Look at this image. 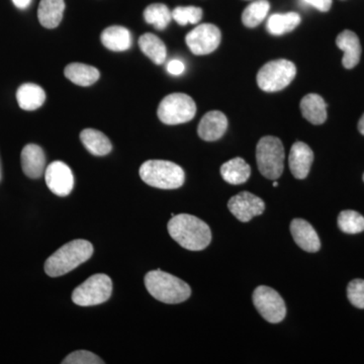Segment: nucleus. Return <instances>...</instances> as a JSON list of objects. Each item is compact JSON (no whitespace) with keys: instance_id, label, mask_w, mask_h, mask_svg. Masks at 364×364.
<instances>
[{"instance_id":"f257e3e1","label":"nucleus","mask_w":364,"mask_h":364,"mask_svg":"<svg viewBox=\"0 0 364 364\" xmlns=\"http://www.w3.org/2000/svg\"><path fill=\"white\" fill-rule=\"evenodd\" d=\"M168 233L181 247L191 251L203 250L212 241L210 227L193 215H173L168 222Z\"/></svg>"},{"instance_id":"f03ea898","label":"nucleus","mask_w":364,"mask_h":364,"mask_svg":"<svg viewBox=\"0 0 364 364\" xmlns=\"http://www.w3.org/2000/svg\"><path fill=\"white\" fill-rule=\"evenodd\" d=\"M92 254L90 242L83 239L69 242L46 260L45 272L51 277H62L90 259Z\"/></svg>"},{"instance_id":"7ed1b4c3","label":"nucleus","mask_w":364,"mask_h":364,"mask_svg":"<svg viewBox=\"0 0 364 364\" xmlns=\"http://www.w3.org/2000/svg\"><path fill=\"white\" fill-rule=\"evenodd\" d=\"M144 282L151 296L164 304H181L191 294L186 282L160 269L148 272Z\"/></svg>"},{"instance_id":"20e7f679","label":"nucleus","mask_w":364,"mask_h":364,"mask_svg":"<svg viewBox=\"0 0 364 364\" xmlns=\"http://www.w3.org/2000/svg\"><path fill=\"white\" fill-rule=\"evenodd\" d=\"M140 176L148 186L161 189L181 188L186 181L183 169L176 163L149 160L140 167Z\"/></svg>"},{"instance_id":"39448f33","label":"nucleus","mask_w":364,"mask_h":364,"mask_svg":"<svg viewBox=\"0 0 364 364\" xmlns=\"http://www.w3.org/2000/svg\"><path fill=\"white\" fill-rule=\"evenodd\" d=\"M284 148L277 136H263L256 147V160L258 169L263 176L277 181L284 168Z\"/></svg>"},{"instance_id":"423d86ee","label":"nucleus","mask_w":364,"mask_h":364,"mask_svg":"<svg viewBox=\"0 0 364 364\" xmlns=\"http://www.w3.org/2000/svg\"><path fill=\"white\" fill-rule=\"evenodd\" d=\"M296 67L286 59L273 60L261 67L257 74V85L267 92H277L291 85L296 77Z\"/></svg>"},{"instance_id":"0eeeda50","label":"nucleus","mask_w":364,"mask_h":364,"mask_svg":"<svg viewBox=\"0 0 364 364\" xmlns=\"http://www.w3.org/2000/svg\"><path fill=\"white\" fill-rule=\"evenodd\" d=\"M195 100L186 93H172L163 98L158 107V117L165 124L188 123L196 116Z\"/></svg>"},{"instance_id":"6e6552de","label":"nucleus","mask_w":364,"mask_h":364,"mask_svg":"<svg viewBox=\"0 0 364 364\" xmlns=\"http://www.w3.org/2000/svg\"><path fill=\"white\" fill-rule=\"evenodd\" d=\"M112 291V279L107 274L98 273L74 289L72 301L80 306H97L109 301Z\"/></svg>"},{"instance_id":"1a4fd4ad","label":"nucleus","mask_w":364,"mask_h":364,"mask_svg":"<svg viewBox=\"0 0 364 364\" xmlns=\"http://www.w3.org/2000/svg\"><path fill=\"white\" fill-rule=\"evenodd\" d=\"M253 303L267 322L277 324L286 318V304L280 294L272 287H258L253 293Z\"/></svg>"},{"instance_id":"9d476101","label":"nucleus","mask_w":364,"mask_h":364,"mask_svg":"<svg viewBox=\"0 0 364 364\" xmlns=\"http://www.w3.org/2000/svg\"><path fill=\"white\" fill-rule=\"evenodd\" d=\"M221 31L212 23H203L193 28L186 37V43L198 56L210 54L215 51L221 43Z\"/></svg>"},{"instance_id":"9b49d317","label":"nucleus","mask_w":364,"mask_h":364,"mask_svg":"<svg viewBox=\"0 0 364 364\" xmlns=\"http://www.w3.org/2000/svg\"><path fill=\"white\" fill-rule=\"evenodd\" d=\"M45 179L48 188L54 195L64 198L73 191V172L64 162L55 161L48 165L45 170Z\"/></svg>"},{"instance_id":"f8f14e48","label":"nucleus","mask_w":364,"mask_h":364,"mask_svg":"<svg viewBox=\"0 0 364 364\" xmlns=\"http://www.w3.org/2000/svg\"><path fill=\"white\" fill-rule=\"evenodd\" d=\"M228 208L239 221L247 223L256 215H262L265 203L253 193L243 191L229 200Z\"/></svg>"},{"instance_id":"ddd939ff","label":"nucleus","mask_w":364,"mask_h":364,"mask_svg":"<svg viewBox=\"0 0 364 364\" xmlns=\"http://www.w3.org/2000/svg\"><path fill=\"white\" fill-rule=\"evenodd\" d=\"M228 129L227 117L222 112H208L198 124V133L200 139L207 142L221 139Z\"/></svg>"},{"instance_id":"4468645a","label":"nucleus","mask_w":364,"mask_h":364,"mask_svg":"<svg viewBox=\"0 0 364 364\" xmlns=\"http://www.w3.org/2000/svg\"><path fill=\"white\" fill-rule=\"evenodd\" d=\"M314 161L312 149L306 144L296 142L289 153V169L293 176L298 179L306 178L310 173Z\"/></svg>"},{"instance_id":"2eb2a0df","label":"nucleus","mask_w":364,"mask_h":364,"mask_svg":"<svg viewBox=\"0 0 364 364\" xmlns=\"http://www.w3.org/2000/svg\"><path fill=\"white\" fill-rule=\"evenodd\" d=\"M291 233L299 247L306 252L315 253L320 250V239L310 223L303 219H294L291 223Z\"/></svg>"},{"instance_id":"dca6fc26","label":"nucleus","mask_w":364,"mask_h":364,"mask_svg":"<svg viewBox=\"0 0 364 364\" xmlns=\"http://www.w3.org/2000/svg\"><path fill=\"white\" fill-rule=\"evenodd\" d=\"M21 168L26 176L37 179L44 174L46 169V156L44 151L36 144H28L21 155Z\"/></svg>"},{"instance_id":"f3484780","label":"nucleus","mask_w":364,"mask_h":364,"mask_svg":"<svg viewBox=\"0 0 364 364\" xmlns=\"http://www.w3.org/2000/svg\"><path fill=\"white\" fill-rule=\"evenodd\" d=\"M336 44L344 52L342 63L345 68L352 69L358 65L361 56V46L358 35L351 31H344L337 37Z\"/></svg>"},{"instance_id":"a211bd4d","label":"nucleus","mask_w":364,"mask_h":364,"mask_svg":"<svg viewBox=\"0 0 364 364\" xmlns=\"http://www.w3.org/2000/svg\"><path fill=\"white\" fill-rule=\"evenodd\" d=\"M100 40L107 49L114 52L127 51L132 46L130 31L121 26H112L105 28L100 36Z\"/></svg>"},{"instance_id":"6ab92c4d","label":"nucleus","mask_w":364,"mask_h":364,"mask_svg":"<svg viewBox=\"0 0 364 364\" xmlns=\"http://www.w3.org/2000/svg\"><path fill=\"white\" fill-rule=\"evenodd\" d=\"M301 111L304 117L313 124H324L327 119V105L316 93H309L301 100Z\"/></svg>"},{"instance_id":"aec40b11","label":"nucleus","mask_w":364,"mask_h":364,"mask_svg":"<svg viewBox=\"0 0 364 364\" xmlns=\"http://www.w3.org/2000/svg\"><path fill=\"white\" fill-rule=\"evenodd\" d=\"M65 2L64 0H41L38 18L46 28H57L63 18Z\"/></svg>"},{"instance_id":"412c9836","label":"nucleus","mask_w":364,"mask_h":364,"mask_svg":"<svg viewBox=\"0 0 364 364\" xmlns=\"http://www.w3.org/2000/svg\"><path fill=\"white\" fill-rule=\"evenodd\" d=\"M16 100L21 109L36 111L44 105L46 93L41 86L35 83H25L16 91Z\"/></svg>"},{"instance_id":"4be33fe9","label":"nucleus","mask_w":364,"mask_h":364,"mask_svg":"<svg viewBox=\"0 0 364 364\" xmlns=\"http://www.w3.org/2000/svg\"><path fill=\"white\" fill-rule=\"evenodd\" d=\"M221 174L228 183L238 186L248 181L251 168L243 158L236 157L222 165Z\"/></svg>"},{"instance_id":"5701e85b","label":"nucleus","mask_w":364,"mask_h":364,"mask_svg":"<svg viewBox=\"0 0 364 364\" xmlns=\"http://www.w3.org/2000/svg\"><path fill=\"white\" fill-rule=\"evenodd\" d=\"M80 140L86 149L95 156H105L112 149L109 139L102 132L93 129H85L81 132Z\"/></svg>"},{"instance_id":"b1692460","label":"nucleus","mask_w":364,"mask_h":364,"mask_svg":"<svg viewBox=\"0 0 364 364\" xmlns=\"http://www.w3.org/2000/svg\"><path fill=\"white\" fill-rule=\"evenodd\" d=\"M64 74L71 82L79 86L95 85L100 79V71L95 67L82 63H71L66 66Z\"/></svg>"},{"instance_id":"393cba45","label":"nucleus","mask_w":364,"mask_h":364,"mask_svg":"<svg viewBox=\"0 0 364 364\" xmlns=\"http://www.w3.org/2000/svg\"><path fill=\"white\" fill-rule=\"evenodd\" d=\"M141 51L154 62L156 65H161L166 60L167 50L163 41L153 33H144L139 39Z\"/></svg>"},{"instance_id":"a878e982","label":"nucleus","mask_w":364,"mask_h":364,"mask_svg":"<svg viewBox=\"0 0 364 364\" xmlns=\"http://www.w3.org/2000/svg\"><path fill=\"white\" fill-rule=\"evenodd\" d=\"M301 21V16L296 13L275 14L268 18L267 28L273 36H282L294 31Z\"/></svg>"},{"instance_id":"bb28decb","label":"nucleus","mask_w":364,"mask_h":364,"mask_svg":"<svg viewBox=\"0 0 364 364\" xmlns=\"http://www.w3.org/2000/svg\"><path fill=\"white\" fill-rule=\"evenodd\" d=\"M146 23L153 25L158 31L165 30L172 20V11L163 4H154L144 11Z\"/></svg>"},{"instance_id":"cd10ccee","label":"nucleus","mask_w":364,"mask_h":364,"mask_svg":"<svg viewBox=\"0 0 364 364\" xmlns=\"http://www.w3.org/2000/svg\"><path fill=\"white\" fill-rule=\"evenodd\" d=\"M270 4L267 0H255L242 14V23L247 28H255L267 18Z\"/></svg>"},{"instance_id":"c85d7f7f","label":"nucleus","mask_w":364,"mask_h":364,"mask_svg":"<svg viewBox=\"0 0 364 364\" xmlns=\"http://www.w3.org/2000/svg\"><path fill=\"white\" fill-rule=\"evenodd\" d=\"M340 230L346 234H358L364 231V217L355 210H343L338 217Z\"/></svg>"},{"instance_id":"c756f323","label":"nucleus","mask_w":364,"mask_h":364,"mask_svg":"<svg viewBox=\"0 0 364 364\" xmlns=\"http://www.w3.org/2000/svg\"><path fill=\"white\" fill-rule=\"evenodd\" d=\"M203 18V9L196 6H177L172 11V18L178 25L186 26L188 23L196 25Z\"/></svg>"},{"instance_id":"7c9ffc66","label":"nucleus","mask_w":364,"mask_h":364,"mask_svg":"<svg viewBox=\"0 0 364 364\" xmlns=\"http://www.w3.org/2000/svg\"><path fill=\"white\" fill-rule=\"evenodd\" d=\"M349 301L358 309H364V279H353L347 287Z\"/></svg>"},{"instance_id":"2f4dec72","label":"nucleus","mask_w":364,"mask_h":364,"mask_svg":"<svg viewBox=\"0 0 364 364\" xmlns=\"http://www.w3.org/2000/svg\"><path fill=\"white\" fill-rule=\"evenodd\" d=\"M63 364H102V358L93 354L92 352L78 350L72 352L63 361Z\"/></svg>"},{"instance_id":"473e14b6","label":"nucleus","mask_w":364,"mask_h":364,"mask_svg":"<svg viewBox=\"0 0 364 364\" xmlns=\"http://www.w3.org/2000/svg\"><path fill=\"white\" fill-rule=\"evenodd\" d=\"M186 70V66L179 60H171L167 65V71L172 75H181Z\"/></svg>"},{"instance_id":"72a5a7b5","label":"nucleus","mask_w":364,"mask_h":364,"mask_svg":"<svg viewBox=\"0 0 364 364\" xmlns=\"http://www.w3.org/2000/svg\"><path fill=\"white\" fill-rule=\"evenodd\" d=\"M305 1L323 13L329 11L332 6V0H305Z\"/></svg>"},{"instance_id":"f704fd0d","label":"nucleus","mask_w":364,"mask_h":364,"mask_svg":"<svg viewBox=\"0 0 364 364\" xmlns=\"http://www.w3.org/2000/svg\"><path fill=\"white\" fill-rule=\"evenodd\" d=\"M14 6L20 9H28L32 4V0H13Z\"/></svg>"},{"instance_id":"c9c22d12","label":"nucleus","mask_w":364,"mask_h":364,"mask_svg":"<svg viewBox=\"0 0 364 364\" xmlns=\"http://www.w3.org/2000/svg\"><path fill=\"white\" fill-rule=\"evenodd\" d=\"M358 130L364 136V114L363 116L361 117V119H359Z\"/></svg>"},{"instance_id":"e433bc0d","label":"nucleus","mask_w":364,"mask_h":364,"mask_svg":"<svg viewBox=\"0 0 364 364\" xmlns=\"http://www.w3.org/2000/svg\"><path fill=\"white\" fill-rule=\"evenodd\" d=\"M273 186H274V188H277V186H279V183H277V181H274L273 182Z\"/></svg>"},{"instance_id":"4c0bfd02","label":"nucleus","mask_w":364,"mask_h":364,"mask_svg":"<svg viewBox=\"0 0 364 364\" xmlns=\"http://www.w3.org/2000/svg\"><path fill=\"white\" fill-rule=\"evenodd\" d=\"M363 181H364V174H363Z\"/></svg>"}]
</instances>
